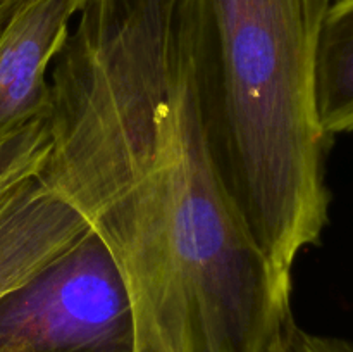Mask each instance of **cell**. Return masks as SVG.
<instances>
[{"label":"cell","mask_w":353,"mask_h":352,"mask_svg":"<svg viewBox=\"0 0 353 352\" xmlns=\"http://www.w3.org/2000/svg\"><path fill=\"white\" fill-rule=\"evenodd\" d=\"M90 228L40 176L0 197V297L50 262Z\"/></svg>","instance_id":"obj_5"},{"label":"cell","mask_w":353,"mask_h":352,"mask_svg":"<svg viewBox=\"0 0 353 352\" xmlns=\"http://www.w3.org/2000/svg\"><path fill=\"white\" fill-rule=\"evenodd\" d=\"M333 0H202L195 41L200 117L236 219L286 278L327 223L326 152L314 59Z\"/></svg>","instance_id":"obj_2"},{"label":"cell","mask_w":353,"mask_h":352,"mask_svg":"<svg viewBox=\"0 0 353 352\" xmlns=\"http://www.w3.org/2000/svg\"><path fill=\"white\" fill-rule=\"evenodd\" d=\"M202 0H83L52 62L38 173L112 252L137 352H272L283 276L231 211L195 85Z\"/></svg>","instance_id":"obj_1"},{"label":"cell","mask_w":353,"mask_h":352,"mask_svg":"<svg viewBox=\"0 0 353 352\" xmlns=\"http://www.w3.org/2000/svg\"><path fill=\"white\" fill-rule=\"evenodd\" d=\"M83 0H31L0 30V137L50 109L47 69Z\"/></svg>","instance_id":"obj_4"},{"label":"cell","mask_w":353,"mask_h":352,"mask_svg":"<svg viewBox=\"0 0 353 352\" xmlns=\"http://www.w3.org/2000/svg\"><path fill=\"white\" fill-rule=\"evenodd\" d=\"M317 121L330 138L353 131V0H333L314 59Z\"/></svg>","instance_id":"obj_6"},{"label":"cell","mask_w":353,"mask_h":352,"mask_svg":"<svg viewBox=\"0 0 353 352\" xmlns=\"http://www.w3.org/2000/svg\"><path fill=\"white\" fill-rule=\"evenodd\" d=\"M31 0H0V30L10 21V17L28 6Z\"/></svg>","instance_id":"obj_9"},{"label":"cell","mask_w":353,"mask_h":352,"mask_svg":"<svg viewBox=\"0 0 353 352\" xmlns=\"http://www.w3.org/2000/svg\"><path fill=\"white\" fill-rule=\"evenodd\" d=\"M47 116L37 117L0 137V197L37 176L43 168L50 152Z\"/></svg>","instance_id":"obj_7"},{"label":"cell","mask_w":353,"mask_h":352,"mask_svg":"<svg viewBox=\"0 0 353 352\" xmlns=\"http://www.w3.org/2000/svg\"><path fill=\"white\" fill-rule=\"evenodd\" d=\"M272 352H353L350 342L314 335L293 323Z\"/></svg>","instance_id":"obj_8"},{"label":"cell","mask_w":353,"mask_h":352,"mask_svg":"<svg viewBox=\"0 0 353 352\" xmlns=\"http://www.w3.org/2000/svg\"><path fill=\"white\" fill-rule=\"evenodd\" d=\"M0 352H137L130 290L97 231L0 297Z\"/></svg>","instance_id":"obj_3"}]
</instances>
